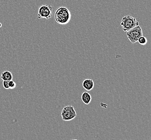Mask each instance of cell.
<instances>
[{"mask_svg": "<svg viewBox=\"0 0 151 140\" xmlns=\"http://www.w3.org/2000/svg\"><path fill=\"white\" fill-rule=\"evenodd\" d=\"M83 88L87 91L93 90L94 86V83L93 80L91 79H86L83 82Z\"/></svg>", "mask_w": 151, "mask_h": 140, "instance_id": "6", "label": "cell"}, {"mask_svg": "<svg viewBox=\"0 0 151 140\" xmlns=\"http://www.w3.org/2000/svg\"><path fill=\"white\" fill-rule=\"evenodd\" d=\"M77 116L75 109L73 106L68 105L65 106L61 112V117L62 120L69 121L73 120Z\"/></svg>", "mask_w": 151, "mask_h": 140, "instance_id": "3", "label": "cell"}, {"mask_svg": "<svg viewBox=\"0 0 151 140\" xmlns=\"http://www.w3.org/2000/svg\"><path fill=\"white\" fill-rule=\"evenodd\" d=\"M139 25L138 21L136 18L130 15H126L122 18L121 22V26L124 32H127L129 30L134 28V27Z\"/></svg>", "mask_w": 151, "mask_h": 140, "instance_id": "2", "label": "cell"}, {"mask_svg": "<svg viewBox=\"0 0 151 140\" xmlns=\"http://www.w3.org/2000/svg\"><path fill=\"white\" fill-rule=\"evenodd\" d=\"M126 32L127 37L132 43H136L140 37L143 36L142 28L139 25Z\"/></svg>", "mask_w": 151, "mask_h": 140, "instance_id": "4", "label": "cell"}, {"mask_svg": "<svg viewBox=\"0 0 151 140\" xmlns=\"http://www.w3.org/2000/svg\"><path fill=\"white\" fill-rule=\"evenodd\" d=\"M1 78L3 80L10 81L13 79V76L11 72H10L9 71H4L1 74Z\"/></svg>", "mask_w": 151, "mask_h": 140, "instance_id": "8", "label": "cell"}, {"mask_svg": "<svg viewBox=\"0 0 151 140\" xmlns=\"http://www.w3.org/2000/svg\"><path fill=\"white\" fill-rule=\"evenodd\" d=\"M3 86L4 88L6 90L9 89V81H6V80H3Z\"/></svg>", "mask_w": 151, "mask_h": 140, "instance_id": "11", "label": "cell"}, {"mask_svg": "<svg viewBox=\"0 0 151 140\" xmlns=\"http://www.w3.org/2000/svg\"><path fill=\"white\" fill-rule=\"evenodd\" d=\"M53 8L50 5L44 4L41 6L38 10V18H45L48 20L52 16Z\"/></svg>", "mask_w": 151, "mask_h": 140, "instance_id": "5", "label": "cell"}, {"mask_svg": "<svg viewBox=\"0 0 151 140\" xmlns=\"http://www.w3.org/2000/svg\"><path fill=\"white\" fill-rule=\"evenodd\" d=\"M71 12L65 7H60L55 12V20L58 24L65 25L68 23L71 20Z\"/></svg>", "mask_w": 151, "mask_h": 140, "instance_id": "1", "label": "cell"}, {"mask_svg": "<svg viewBox=\"0 0 151 140\" xmlns=\"http://www.w3.org/2000/svg\"><path fill=\"white\" fill-rule=\"evenodd\" d=\"M137 42H138V43L142 45H145L147 43V39L145 36H142L140 37Z\"/></svg>", "mask_w": 151, "mask_h": 140, "instance_id": "9", "label": "cell"}, {"mask_svg": "<svg viewBox=\"0 0 151 140\" xmlns=\"http://www.w3.org/2000/svg\"><path fill=\"white\" fill-rule=\"evenodd\" d=\"M9 89H14L16 87V83L12 80L9 81Z\"/></svg>", "mask_w": 151, "mask_h": 140, "instance_id": "10", "label": "cell"}, {"mask_svg": "<svg viewBox=\"0 0 151 140\" xmlns=\"http://www.w3.org/2000/svg\"><path fill=\"white\" fill-rule=\"evenodd\" d=\"M81 100L86 105H88L92 100V96L90 94L87 92H83L81 96Z\"/></svg>", "mask_w": 151, "mask_h": 140, "instance_id": "7", "label": "cell"}, {"mask_svg": "<svg viewBox=\"0 0 151 140\" xmlns=\"http://www.w3.org/2000/svg\"><path fill=\"white\" fill-rule=\"evenodd\" d=\"M1 26H2V24L0 23V27H1Z\"/></svg>", "mask_w": 151, "mask_h": 140, "instance_id": "12", "label": "cell"}]
</instances>
